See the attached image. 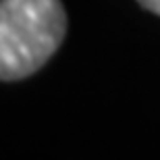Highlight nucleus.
<instances>
[{"mask_svg":"<svg viewBox=\"0 0 160 160\" xmlns=\"http://www.w3.org/2000/svg\"><path fill=\"white\" fill-rule=\"evenodd\" d=\"M137 2H139L143 8H148L150 12H154V15L160 17V0H137Z\"/></svg>","mask_w":160,"mask_h":160,"instance_id":"nucleus-2","label":"nucleus"},{"mask_svg":"<svg viewBox=\"0 0 160 160\" xmlns=\"http://www.w3.org/2000/svg\"><path fill=\"white\" fill-rule=\"evenodd\" d=\"M65 33L60 0H0V81H19L40 71Z\"/></svg>","mask_w":160,"mask_h":160,"instance_id":"nucleus-1","label":"nucleus"}]
</instances>
